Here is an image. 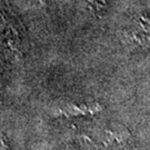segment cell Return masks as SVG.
I'll return each instance as SVG.
<instances>
[{
    "mask_svg": "<svg viewBox=\"0 0 150 150\" xmlns=\"http://www.w3.org/2000/svg\"><path fill=\"white\" fill-rule=\"evenodd\" d=\"M33 1H36L38 5H46V1L45 0H33Z\"/></svg>",
    "mask_w": 150,
    "mask_h": 150,
    "instance_id": "obj_2",
    "label": "cell"
},
{
    "mask_svg": "<svg viewBox=\"0 0 150 150\" xmlns=\"http://www.w3.org/2000/svg\"><path fill=\"white\" fill-rule=\"evenodd\" d=\"M90 2L91 7L93 8V10L100 11L105 6V0H88Z\"/></svg>",
    "mask_w": 150,
    "mask_h": 150,
    "instance_id": "obj_1",
    "label": "cell"
}]
</instances>
